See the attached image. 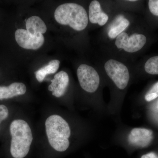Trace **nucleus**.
<instances>
[{"label":"nucleus","mask_w":158,"mask_h":158,"mask_svg":"<svg viewBox=\"0 0 158 158\" xmlns=\"http://www.w3.org/2000/svg\"><path fill=\"white\" fill-rule=\"evenodd\" d=\"M11 136L10 152L14 158H23L27 155L33 141L31 128L27 122L15 119L10 126Z\"/></svg>","instance_id":"f257e3e1"},{"label":"nucleus","mask_w":158,"mask_h":158,"mask_svg":"<svg viewBox=\"0 0 158 158\" xmlns=\"http://www.w3.org/2000/svg\"><path fill=\"white\" fill-rule=\"evenodd\" d=\"M45 128L49 143L54 149L62 152L68 149L71 131L64 118L59 115H52L46 120Z\"/></svg>","instance_id":"f03ea898"},{"label":"nucleus","mask_w":158,"mask_h":158,"mask_svg":"<svg viewBox=\"0 0 158 158\" xmlns=\"http://www.w3.org/2000/svg\"><path fill=\"white\" fill-rule=\"evenodd\" d=\"M54 16L59 23L68 25L75 31H83L88 25L87 11L83 6L76 3H65L58 6Z\"/></svg>","instance_id":"7ed1b4c3"},{"label":"nucleus","mask_w":158,"mask_h":158,"mask_svg":"<svg viewBox=\"0 0 158 158\" xmlns=\"http://www.w3.org/2000/svg\"><path fill=\"white\" fill-rule=\"evenodd\" d=\"M104 67L107 74L117 88L120 90L126 88L129 81L130 74L125 65L114 59H110L105 63Z\"/></svg>","instance_id":"20e7f679"},{"label":"nucleus","mask_w":158,"mask_h":158,"mask_svg":"<svg viewBox=\"0 0 158 158\" xmlns=\"http://www.w3.org/2000/svg\"><path fill=\"white\" fill-rule=\"evenodd\" d=\"M77 76L81 87L89 93L97 90L100 84V77L97 71L92 66L81 64L77 70Z\"/></svg>","instance_id":"39448f33"},{"label":"nucleus","mask_w":158,"mask_h":158,"mask_svg":"<svg viewBox=\"0 0 158 158\" xmlns=\"http://www.w3.org/2000/svg\"><path fill=\"white\" fill-rule=\"evenodd\" d=\"M147 42V37L142 34H135L129 36L123 32L116 38L115 44L117 48L129 53H134L141 49Z\"/></svg>","instance_id":"423d86ee"},{"label":"nucleus","mask_w":158,"mask_h":158,"mask_svg":"<svg viewBox=\"0 0 158 158\" xmlns=\"http://www.w3.org/2000/svg\"><path fill=\"white\" fill-rule=\"evenodd\" d=\"M15 36L18 44L26 49H38L44 42V36L42 34H32L25 29H18Z\"/></svg>","instance_id":"0eeeda50"},{"label":"nucleus","mask_w":158,"mask_h":158,"mask_svg":"<svg viewBox=\"0 0 158 158\" xmlns=\"http://www.w3.org/2000/svg\"><path fill=\"white\" fill-rule=\"evenodd\" d=\"M153 138L152 130L135 128L131 130L128 136L129 142L136 147L145 148L151 143Z\"/></svg>","instance_id":"6e6552de"},{"label":"nucleus","mask_w":158,"mask_h":158,"mask_svg":"<svg viewBox=\"0 0 158 158\" xmlns=\"http://www.w3.org/2000/svg\"><path fill=\"white\" fill-rule=\"evenodd\" d=\"M68 74L64 71H61L56 74L54 79L51 80V85L48 86L49 91L52 92V95L59 98L64 95L69 84Z\"/></svg>","instance_id":"1a4fd4ad"},{"label":"nucleus","mask_w":158,"mask_h":158,"mask_svg":"<svg viewBox=\"0 0 158 158\" xmlns=\"http://www.w3.org/2000/svg\"><path fill=\"white\" fill-rule=\"evenodd\" d=\"M89 19L90 22L104 26L107 22L109 17L107 15L102 11L100 4L96 0L90 2L89 8Z\"/></svg>","instance_id":"9d476101"},{"label":"nucleus","mask_w":158,"mask_h":158,"mask_svg":"<svg viewBox=\"0 0 158 158\" xmlns=\"http://www.w3.org/2000/svg\"><path fill=\"white\" fill-rule=\"evenodd\" d=\"M27 88L22 83H13L6 86H0V100L12 98L26 93Z\"/></svg>","instance_id":"9b49d317"},{"label":"nucleus","mask_w":158,"mask_h":158,"mask_svg":"<svg viewBox=\"0 0 158 158\" xmlns=\"http://www.w3.org/2000/svg\"><path fill=\"white\" fill-rule=\"evenodd\" d=\"M27 31L33 34H44L47 28L45 23L37 16H33L27 19L26 23Z\"/></svg>","instance_id":"f8f14e48"},{"label":"nucleus","mask_w":158,"mask_h":158,"mask_svg":"<svg viewBox=\"0 0 158 158\" xmlns=\"http://www.w3.org/2000/svg\"><path fill=\"white\" fill-rule=\"evenodd\" d=\"M60 61L58 60H51L47 65H45L35 73L36 78L39 83H42L47 75L55 73L59 67Z\"/></svg>","instance_id":"ddd939ff"},{"label":"nucleus","mask_w":158,"mask_h":158,"mask_svg":"<svg viewBox=\"0 0 158 158\" xmlns=\"http://www.w3.org/2000/svg\"><path fill=\"white\" fill-rule=\"evenodd\" d=\"M130 22L126 19L120 17L113 23L108 32V36L111 39H114L128 27Z\"/></svg>","instance_id":"4468645a"},{"label":"nucleus","mask_w":158,"mask_h":158,"mask_svg":"<svg viewBox=\"0 0 158 158\" xmlns=\"http://www.w3.org/2000/svg\"><path fill=\"white\" fill-rule=\"evenodd\" d=\"M147 73L151 75H158V56L149 58L144 65Z\"/></svg>","instance_id":"2eb2a0df"},{"label":"nucleus","mask_w":158,"mask_h":158,"mask_svg":"<svg viewBox=\"0 0 158 158\" xmlns=\"http://www.w3.org/2000/svg\"><path fill=\"white\" fill-rule=\"evenodd\" d=\"M158 97V82L153 85L145 95V100L150 102Z\"/></svg>","instance_id":"dca6fc26"},{"label":"nucleus","mask_w":158,"mask_h":158,"mask_svg":"<svg viewBox=\"0 0 158 158\" xmlns=\"http://www.w3.org/2000/svg\"><path fill=\"white\" fill-rule=\"evenodd\" d=\"M148 8L151 13L158 16V0H150L148 2Z\"/></svg>","instance_id":"f3484780"},{"label":"nucleus","mask_w":158,"mask_h":158,"mask_svg":"<svg viewBox=\"0 0 158 158\" xmlns=\"http://www.w3.org/2000/svg\"><path fill=\"white\" fill-rule=\"evenodd\" d=\"M9 116V110L6 106L0 105V124L3 120L6 119Z\"/></svg>","instance_id":"a211bd4d"},{"label":"nucleus","mask_w":158,"mask_h":158,"mask_svg":"<svg viewBox=\"0 0 158 158\" xmlns=\"http://www.w3.org/2000/svg\"><path fill=\"white\" fill-rule=\"evenodd\" d=\"M141 158H158V155L155 152H150L142 156Z\"/></svg>","instance_id":"6ab92c4d"},{"label":"nucleus","mask_w":158,"mask_h":158,"mask_svg":"<svg viewBox=\"0 0 158 158\" xmlns=\"http://www.w3.org/2000/svg\"><path fill=\"white\" fill-rule=\"evenodd\" d=\"M130 2H136L137 1H135V0H130Z\"/></svg>","instance_id":"aec40b11"}]
</instances>
